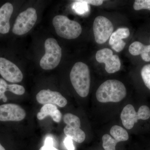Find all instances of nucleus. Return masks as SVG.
Instances as JSON below:
<instances>
[{
	"mask_svg": "<svg viewBox=\"0 0 150 150\" xmlns=\"http://www.w3.org/2000/svg\"><path fill=\"white\" fill-rule=\"evenodd\" d=\"M7 83L3 79H0V99H2L4 102L7 101V98L5 93L7 91Z\"/></svg>",
	"mask_w": 150,
	"mask_h": 150,
	"instance_id": "nucleus-24",
	"label": "nucleus"
},
{
	"mask_svg": "<svg viewBox=\"0 0 150 150\" xmlns=\"http://www.w3.org/2000/svg\"><path fill=\"white\" fill-rule=\"evenodd\" d=\"M64 144L68 150H75L73 139L71 137H67L64 140Z\"/></svg>",
	"mask_w": 150,
	"mask_h": 150,
	"instance_id": "nucleus-25",
	"label": "nucleus"
},
{
	"mask_svg": "<svg viewBox=\"0 0 150 150\" xmlns=\"http://www.w3.org/2000/svg\"><path fill=\"white\" fill-rule=\"evenodd\" d=\"M13 11L12 4L6 3L0 8V33L6 34L10 29V19Z\"/></svg>",
	"mask_w": 150,
	"mask_h": 150,
	"instance_id": "nucleus-13",
	"label": "nucleus"
},
{
	"mask_svg": "<svg viewBox=\"0 0 150 150\" xmlns=\"http://www.w3.org/2000/svg\"><path fill=\"white\" fill-rule=\"evenodd\" d=\"M70 78L72 85L78 95L83 98L87 96L91 84L88 66L83 62H77L71 70Z\"/></svg>",
	"mask_w": 150,
	"mask_h": 150,
	"instance_id": "nucleus-2",
	"label": "nucleus"
},
{
	"mask_svg": "<svg viewBox=\"0 0 150 150\" xmlns=\"http://www.w3.org/2000/svg\"><path fill=\"white\" fill-rule=\"evenodd\" d=\"M7 91L18 95H22L25 92V89L23 86L18 84H8Z\"/></svg>",
	"mask_w": 150,
	"mask_h": 150,
	"instance_id": "nucleus-23",
	"label": "nucleus"
},
{
	"mask_svg": "<svg viewBox=\"0 0 150 150\" xmlns=\"http://www.w3.org/2000/svg\"><path fill=\"white\" fill-rule=\"evenodd\" d=\"M62 113L54 105H44L41 108L40 112L37 114L38 119L42 120L48 116H50L52 120L56 123H59L62 118Z\"/></svg>",
	"mask_w": 150,
	"mask_h": 150,
	"instance_id": "nucleus-14",
	"label": "nucleus"
},
{
	"mask_svg": "<svg viewBox=\"0 0 150 150\" xmlns=\"http://www.w3.org/2000/svg\"><path fill=\"white\" fill-rule=\"evenodd\" d=\"M88 4L85 2L84 0L77 1L74 4L73 8L76 12L79 14H82L87 11Z\"/></svg>",
	"mask_w": 150,
	"mask_h": 150,
	"instance_id": "nucleus-21",
	"label": "nucleus"
},
{
	"mask_svg": "<svg viewBox=\"0 0 150 150\" xmlns=\"http://www.w3.org/2000/svg\"><path fill=\"white\" fill-rule=\"evenodd\" d=\"M129 50L131 55L135 56L141 55L144 61L150 62V45L145 46L139 41H135L130 45Z\"/></svg>",
	"mask_w": 150,
	"mask_h": 150,
	"instance_id": "nucleus-15",
	"label": "nucleus"
},
{
	"mask_svg": "<svg viewBox=\"0 0 150 150\" xmlns=\"http://www.w3.org/2000/svg\"><path fill=\"white\" fill-rule=\"evenodd\" d=\"M47 146H54V139L51 136H48L45 139L44 144Z\"/></svg>",
	"mask_w": 150,
	"mask_h": 150,
	"instance_id": "nucleus-27",
	"label": "nucleus"
},
{
	"mask_svg": "<svg viewBox=\"0 0 150 150\" xmlns=\"http://www.w3.org/2000/svg\"><path fill=\"white\" fill-rule=\"evenodd\" d=\"M113 29V25L107 18L97 17L93 23V33L96 43L100 44L105 43L112 35Z\"/></svg>",
	"mask_w": 150,
	"mask_h": 150,
	"instance_id": "nucleus-7",
	"label": "nucleus"
},
{
	"mask_svg": "<svg viewBox=\"0 0 150 150\" xmlns=\"http://www.w3.org/2000/svg\"><path fill=\"white\" fill-rule=\"evenodd\" d=\"M141 75L145 85L150 90V64L145 65L142 68Z\"/></svg>",
	"mask_w": 150,
	"mask_h": 150,
	"instance_id": "nucleus-20",
	"label": "nucleus"
},
{
	"mask_svg": "<svg viewBox=\"0 0 150 150\" xmlns=\"http://www.w3.org/2000/svg\"><path fill=\"white\" fill-rule=\"evenodd\" d=\"M38 103L45 105L51 104L64 107L67 104V99L59 92L52 91L50 89H43L39 91L36 96Z\"/></svg>",
	"mask_w": 150,
	"mask_h": 150,
	"instance_id": "nucleus-11",
	"label": "nucleus"
},
{
	"mask_svg": "<svg viewBox=\"0 0 150 150\" xmlns=\"http://www.w3.org/2000/svg\"><path fill=\"white\" fill-rule=\"evenodd\" d=\"M0 74L6 81L19 83L23 79V74L18 67L11 61L0 58Z\"/></svg>",
	"mask_w": 150,
	"mask_h": 150,
	"instance_id": "nucleus-9",
	"label": "nucleus"
},
{
	"mask_svg": "<svg viewBox=\"0 0 150 150\" xmlns=\"http://www.w3.org/2000/svg\"><path fill=\"white\" fill-rule=\"evenodd\" d=\"M96 59L98 63L105 64V71L108 74H113L120 69L121 63L119 57L113 55L109 48H104L98 51Z\"/></svg>",
	"mask_w": 150,
	"mask_h": 150,
	"instance_id": "nucleus-8",
	"label": "nucleus"
},
{
	"mask_svg": "<svg viewBox=\"0 0 150 150\" xmlns=\"http://www.w3.org/2000/svg\"><path fill=\"white\" fill-rule=\"evenodd\" d=\"M126 89L121 81L108 80L100 85L97 90L96 97L99 102H118L126 96Z\"/></svg>",
	"mask_w": 150,
	"mask_h": 150,
	"instance_id": "nucleus-1",
	"label": "nucleus"
},
{
	"mask_svg": "<svg viewBox=\"0 0 150 150\" xmlns=\"http://www.w3.org/2000/svg\"><path fill=\"white\" fill-rule=\"evenodd\" d=\"M130 34V30L128 28H120L112 33L109 42L112 49L117 52L122 51L126 45V42L122 39L129 37Z\"/></svg>",
	"mask_w": 150,
	"mask_h": 150,
	"instance_id": "nucleus-12",
	"label": "nucleus"
},
{
	"mask_svg": "<svg viewBox=\"0 0 150 150\" xmlns=\"http://www.w3.org/2000/svg\"><path fill=\"white\" fill-rule=\"evenodd\" d=\"M0 150H6L3 147L2 145L0 143Z\"/></svg>",
	"mask_w": 150,
	"mask_h": 150,
	"instance_id": "nucleus-29",
	"label": "nucleus"
},
{
	"mask_svg": "<svg viewBox=\"0 0 150 150\" xmlns=\"http://www.w3.org/2000/svg\"><path fill=\"white\" fill-rule=\"evenodd\" d=\"M64 131L67 137H71L77 143H82L85 140V133L80 128H73L67 125L64 128Z\"/></svg>",
	"mask_w": 150,
	"mask_h": 150,
	"instance_id": "nucleus-16",
	"label": "nucleus"
},
{
	"mask_svg": "<svg viewBox=\"0 0 150 150\" xmlns=\"http://www.w3.org/2000/svg\"><path fill=\"white\" fill-rule=\"evenodd\" d=\"M51 150H58V149H56V148L54 147V146H53V147H52V148H51Z\"/></svg>",
	"mask_w": 150,
	"mask_h": 150,
	"instance_id": "nucleus-30",
	"label": "nucleus"
},
{
	"mask_svg": "<svg viewBox=\"0 0 150 150\" xmlns=\"http://www.w3.org/2000/svg\"><path fill=\"white\" fill-rule=\"evenodd\" d=\"M103 147L105 150H116L115 146L118 143L108 134H105L102 137Z\"/></svg>",
	"mask_w": 150,
	"mask_h": 150,
	"instance_id": "nucleus-19",
	"label": "nucleus"
},
{
	"mask_svg": "<svg viewBox=\"0 0 150 150\" xmlns=\"http://www.w3.org/2000/svg\"><path fill=\"white\" fill-rule=\"evenodd\" d=\"M63 120L68 126L73 128H80V119L76 115L72 113H66L64 115Z\"/></svg>",
	"mask_w": 150,
	"mask_h": 150,
	"instance_id": "nucleus-18",
	"label": "nucleus"
},
{
	"mask_svg": "<svg viewBox=\"0 0 150 150\" xmlns=\"http://www.w3.org/2000/svg\"><path fill=\"white\" fill-rule=\"evenodd\" d=\"M52 23L57 35L65 39L77 38L82 31L79 23L71 20L65 16H56L53 18Z\"/></svg>",
	"mask_w": 150,
	"mask_h": 150,
	"instance_id": "nucleus-3",
	"label": "nucleus"
},
{
	"mask_svg": "<svg viewBox=\"0 0 150 150\" xmlns=\"http://www.w3.org/2000/svg\"><path fill=\"white\" fill-rule=\"evenodd\" d=\"M25 116V110L18 105L7 103L0 105V121H20Z\"/></svg>",
	"mask_w": 150,
	"mask_h": 150,
	"instance_id": "nucleus-10",
	"label": "nucleus"
},
{
	"mask_svg": "<svg viewBox=\"0 0 150 150\" xmlns=\"http://www.w3.org/2000/svg\"><path fill=\"white\" fill-rule=\"evenodd\" d=\"M110 134L118 142H125L129 139L127 131L121 126L115 125L110 129Z\"/></svg>",
	"mask_w": 150,
	"mask_h": 150,
	"instance_id": "nucleus-17",
	"label": "nucleus"
},
{
	"mask_svg": "<svg viewBox=\"0 0 150 150\" xmlns=\"http://www.w3.org/2000/svg\"><path fill=\"white\" fill-rule=\"evenodd\" d=\"M134 9L136 11L147 9L150 11V0H136L134 2Z\"/></svg>",
	"mask_w": 150,
	"mask_h": 150,
	"instance_id": "nucleus-22",
	"label": "nucleus"
},
{
	"mask_svg": "<svg viewBox=\"0 0 150 150\" xmlns=\"http://www.w3.org/2000/svg\"><path fill=\"white\" fill-rule=\"evenodd\" d=\"M45 54L40 59V66L43 69L51 70L56 68L61 62L62 48L57 40L48 38L44 43Z\"/></svg>",
	"mask_w": 150,
	"mask_h": 150,
	"instance_id": "nucleus-4",
	"label": "nucleus"
},
{
	"mask_svg": "<svg viewBox=\"0 0 150 150\" xmlns=\"http://www.w3.org/2000/svg\"><path fill=\"white\" fill-rule=\"evenodd\" d=\"M37 19L35 9L29 8L18 15L14 24L13 32L18 35L26 34L34 26Z\"/></svg>",
	"mask_w": 150,
	"mask_h": 150,
	"instance_id": "nucleus-6",
	"label": "nucleus"
},
{
	"mask_svg": "<svg viewBox=\"0 0 150 150\" xmlns=\"http://www.w3.org/2000/svg\"><path fill=\"white\" fill-rule=\"evenodd\" d=\"M150 117V109L146 105H142L138 112L131 104L126 105L121 114L122 124L126 129H131L139 120H147Z\"/></svg>",
	"mask_w": 150,
	"mask_h": 150,
	"instance_id": "nucleus-5",
	"label": "nucleus"
},
{
	"mask_svg": "<svg viewBox=\"0 0 150 150\" xmlns=\"http://www.w3.org/2000/svg\"><path fill=\"white\" fill-rule=\"evenodd\" d=\"M53 146H47V145H44L43 146L40 148L39 150H51V148Z\"/></svg>",
	"mask_w": 150,
	"mask_h": 150,
	"instance_id": "nucleus-28",
	"label": "nucleus"
},
{
	"mask_svg": "<svg viewBox=\"0 0 150 150\" xmlns=\"http://www.w3.org/2000/svg\"><path fill=\"white\" fill-rule=\"evenodd\" d=\"M84 1L87 4L95 6L101 5L103 3L102 0H84Z\"/></svg>",
	"mask_w": 150,
	"mask_h": 150,
	"instance_id": "nucleus-26",
	"label": "nucleus"
}]
</instances>
